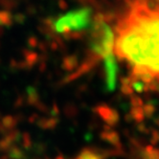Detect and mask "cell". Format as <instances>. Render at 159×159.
Segmentation results:
<instances>
[{
    "label": "cell",
    "mask_w": 159,
    "mask_h": 159,
    "mask_svg": "<svg viewBox=\"0 0 159 159\" xmlns=\"http://www.w3.org/2000/svg\"><path fill=\"white\" fill-rule=\"evenodd\" d=\"M113 49L132 69L159 82V0H130L113 33Z\"/></svg>",
    "instance_id": "obj_1"
},
{
    "label": "cell",
    "mask_w": 159,
    "mask_h": 159,
    "mask_svg": "<svg viewBox=\"0 0 159 159\" xmlns=\"http://www.w3.org/2000/svg\"><path fill=\"white\" fill-rule=\"evenodd\" d=\"M91 25V10L79 8L69 11L53 22V28L58 34L81 33L87 30Z\"/></svg>",
    "instance_id": "obj_2"
},
{
    "label": "cell",
    "mask_w": 159,
    "mask_h": 159,
    "mask_svg": "<svg viewBox=\"0 0 159 159\" xmlns=\"http://www.w3.org/2000/svg\"><path fill=\"white\" fill-rule=\"evenodd\" d=\"M112 30L104 23H97L93 28L91 49L98 57H107L113 50Z\"/></svg>",
    "instance_id": "obj_3"
},
{
    "label": "cell",
    "mask_w": 159,
    "mask_h": 159,
    "mask_svg": "<svg viewBox=\"0 0 159 159\" xmlns=\"http://www.w3.org/2000/svg\"><path fill=\"white\" fill-rule=\"evenodd\" d=\"M106 63V74H107V86L109 90H113L116 84L117 78V65L114 57L112 54L108 55L105 58Z\"/></svg>",
    "instance_id": "obj_4"
},
{
    "label": "cell",
    "mask_w": 159,
    "mask_h": 159,
    "mask_svg": "<svg viewBox=\"0 0 159 159\" xmlns=\"http://www.w3.org/2000/svg\"><path fill=\"white\" fill-rule=\"evenodd\" d=\"M130 116L136 123H139V124H141L145 119V115H144L142 107H132L130 111Z\"/></svg>",
    "instance_id": "obj_5"
},
{
    "label": "cell",
    "mask_w": 159,
    "mask_h": 159,
    "mask_svg": "<svg viewBox=\"0 0 159 159\" xmlns=\"http://www.w3.org/2000/svg\"><path fill=\"white\" fill-rule=\"evenodd\" d=\"M140 157L141 159H159V150L153 149L151 152H146L144 148L140 151Z\"/></svg>",
    "instance_id": "obj_6"
},
{
    "label": "cell",
    "mask_w": 159,
    "mask_h": 159,
    "mask_svg": "<svg viewBox=\"0 0 159 159\" xmlns=\"http://www.w3.org/2000/svg\"><path fill=\"white\" fill-rule=\"evenodd\" d=\"M142 109H143V112H144V115L145 117H148V118H152L155 112V106L152 103H147L146 105H144L142 107Z\"/></svg>",
    "instance_id": "obj_7"
},
{
    "label": "cell",
    "mask_w": 159,
    "mask_h": 159,
    "mask_svg": "<svg viewBox=\"0 0 159 159\" xmlns=\"http://www.w3.org/2000/svg\"><path fill=\"white\" fill-rule=\"evenodd\" d=\"M130 103H131L132 107H142L144 106L143 100L140 97H138V96H131Z\"/></svg>",
    "instance_id": "obj_8"
},
{
    "label": "cell",
    "mask_w": 159,
    "mask_h": 159,
    "mask_svg": "<svg viewBox=\"0 0 159 159\" xmlns=\"http://www.w3.org/2000/svg\"><path fill=\"white\" fill-rule=\"evenodd\" d=\"M82 159H103L101 155L92 152H86L85 153H84L81 157Z\"/></svg>",
    "instance_id": "obj_9"
},
{
    "label": "cell",
    "mask_w": 159,
    "mask_h": 159,
    "mask_svg": "<svg viewBox=\"0 0 159 159\" xmlns=\"http://www.w3.org/2000/svg\"><path fill=\"white\" fill-rule=\"evenodd\" d=\"M151 142L152 145H155L159 143V131L155 129H152V137H151Z\"/></svg>",
    "instance_id": "obj_10"
},
{
    "label": "cell",
    "mask_w": 159,
    "mask_h": 159,
    "mask_svg": "<svg viewBox=\"0 0 159 159\" xmlns=\"http://www.w3.org/2000/svg\"><path fill=\"white\" fill-rule=\"evenodd\" d=\"M121 90H122L123 93L127 94V95H132L133 94V89L129 85H122Z\"/></svg>",
    "instance_id": "obj_11"
},
{
    "label": "cell",
    "mask_w": 159,
    "mask_h": 159,
    "mask_svg": "<svg viewBox=\"0 0 159 159\" xmlns=\"http://www.w3.org/2000/svg\"><path fill=\"white\" fill-rule=\"evenodd\" d=\"M138 129H139V131H141V132H143V133H149V132H150V129L147 128L146 125H144V124H142V123L139 124Z\"/></svg>",
    "instance_id": "obj_12"
}]
</instances>
